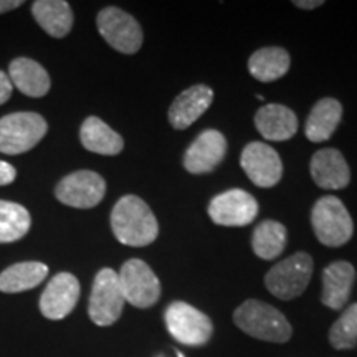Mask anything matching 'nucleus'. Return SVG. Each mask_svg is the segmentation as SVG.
I'll use <instances>...</instances> for the list:
<instances>
[{
  "label": "nucleus",
  "mask_w": 357,
  "mask_h": 357,
  "mask_svg": "<svg viewBox=\"0 0 357 357\" xmlns=\"http://www.w3.org/2000/svg\"><path fill=\"white\" fill-rule=\"evenodd\" d=\"M22 6H24L22 0H0V13L15 10V8H19Z\"/></svg>",
  "instance_id": "30"
},
{
  "label": "nucleus",
  "mask_w": 357,
  "mask_h": 357,
  "mask_svg": "<svg viewBox=\"0 0 357 357\" xmlns=\"http://www.w3.org/2000/svg\"><path fill=\"white\" fill-rule=\"evenodd\" d=\"M212 101V88H208L207 84H194L184 89L172 101L169 108V123L174 129H187L211 108Z\"/></svg>",
  "instance_id": "15"
},
{
  "label": "nucleus",
  "mask_w": 357,
  "mask_h": 357,
  "mask_svg": "<svg viewBox=\"0 0 357 357\" xmlns=\"http://www.w3.org/2000/svg\"><path fill=\"white\" fill-rule=\"evenodd\" d=\"M291 58L284 48L265 47L250 56L248 70L253 78L261 83H271L288 73Z\"/></svg>",
  "instance_id": "23"
},
{
  "label": "nucleus",
  "mask_w": 357,
  "mask_h": 357,
  "mask_svg": "<svg viewBox=\"0 0 357 357\" xmlns=\"http://www.w3.org/2000/svg\"><path fill=\"white\" fill-rule=\"evenodd\" d=\"M311 177L324 190L344 189L351 182V171L344 155L337 149H321L311 159Z\"/></svg>",
  "instance_id": "16"
},
{
  "label": "nucleus",
  "mask_w": 357,
  "mask_h": 357,
  "mask_svg": "<svg viewBox=\"0 0 357 357\" xmlns=\"http://www.w3.org/2000/svg\"><path fill=\"white\" fill-rule=\"evenodd\" d=\"M258 215V202L242 189H230L215 195L208 204V217L222 227L250 225Z\"/></svg>",
  "instance_id": "10"
},
{
  "label": "nucleus",
  "mask_w": 357,
  "mask_h": 357,
  "mask_svg": "<svg viewBox=\"0 0 357 357\" xmlns=\"http://www.w3.org/2000/svg\"><path fill=\"white\" fill-rule=\"evenodd\" d=\"M329 342L334 349H352L357 346V303L347 306L329 329Z\"/></svg>",
  "instance_id": "27"
},
{
  "label": "nucleus",
  "mask_w": 357,
  "mask_h": 357,
  "mask_svg": "<svg viewBox=\"0 0 357 357\" xmlns=\"http://www.w3.org/2000/svg\"><path fill=\"white\" fill-rule=\"evenodd\" d=\"M294 6L296 7H300V8H305V10H312V8H316V7H319V6H323V0H305V2H303V0H296V2H293Z\"/></svg>",
  "instance_id": "31"
},
{
  "label": "nucleus",
  "mask_w": 357,
  "mask_h": 357,
  "mask_svg": "<svg viewBox=\"0 0 357 357\" xmlns=\"http://www.w3.org/2000/svg\"><path fill=\"white\" fill-rule=\"evenodd\" d=\"M166 326L172 337L185 346H204L213 334L212 319L185 301H174L167 306Z\"/></svg>",
  "instance_id": "7"
},
{
  "label": "nucleus",
  "mask_w": 357,
  "mask_h": 357,
  "mask_svg": "<svg viewBox=\"0 0 357 357\" xmlns=\"http://www.w3.org/2000/svg\"><path fill=\"white\" fill-rule=\"evenodd\" d=\"M258 132L268 141H288L298 131V118L288 106L268 102L255 113Z\"/></svg>",
  "instance_id": "18"
},
{
  "label": "nucleus",
  "mask_w": 357,
  "mask_h": 357,
  "mask_svg": "<svg viewBox=\"0 0 357 357\" xmlns=\"http://www.w3.org/2000/svg\"><path fill=\"white\" fill-rule=\"evenodd\" d=\"M356 270L349 261L339 260L328 265L323 271V293L321 303L329 310L339 311L349 300L352 284H354Z\"/></svg>",
  "instance_id": "17"
},
{
  "label": "nucleus",
  "mask_w": 357,
  "mask_h": 357,
  "mask_svg": "<svg viewBox=\"0 0 357 357\" xmlns=\"http://www.w3.org/2000/svg\"><path fill=\"white\" fill-rule=\"evenodd\" d=\"M30 213L24 205L0 200V243H12L24 238L30 230Z\"/></svg>",
  "instance_id": "26"
},
{
  "label": "nucleus",
  "mask_w": 357,
  "mask_h": 357,
  "mask_svg": "<svg viewBox=\"0 0 357 357\" xmlns=\"http://www.w3.org/2000/svg\"><path fill=\"white\" fill-rule=\"evenodd\" d=\"M225 154V136L217 129H205L185 151L184 167L190 174H208L220 166Z\"/></svg>",
  "instance_id": "14"
},
{
  "label": "nucleus",
  "mask_w": 357,
  "mask_h": 357,
  "mask_svg": "<svg viewBox=\"0 0 357 357\" xmlns=\"http://www.w3.org/2000/svg\"><path fill=\"white\" fill-rule=\"evenodd\" d=\"M118 276L124 300L129 305L146 310L159 301L160 281L146 261L139 258H131L121 266Z\"/></svg>",
  "instance_id": "9"
},
{
  "label": "nucleus",
  "mask_w": 357,
  "mask_h": 357,
  "mask_svg": "<svg viewBox=\"0 0 357 357\" xmlns=\"http://www.w3.org/2000/svg\"><path fill=\"white\" fill-rule=\"evenodd\" d=\"M312 268H314L312 258L305 252H298L278 261L268 271L265 276V287L280 300H294V298L301 296L310 284Z\"/></svg>",
  "instance_id": "4"
},
{
  "label": "nucleus",
  "mask_w": 357,
  "mask_h": 357,
  "mask_svg": "<svg viewBox=\"0 0 357 357\" xmlns=\"http://www.w3.org/2000/svg\"><path fill=\"white\" fill-rule=\"evenodd\" d=\"M124 294L119 284L118 271L102 268L93 281L88 314L96 326H111L121 318L124 310Z\"/></svg>",
  "instance_id": "6"
},
{
  "label": "nucleus",
  "mask_w": 357,
  "mask_h": 357,
  "mask_svg": "<svg viewBox=\"0 0 357 357\" xmlns=\"http://www.w3.org/2000/svg\"><path fill=\"white\" fill-rule=\"evenodd\" d=\"M240 166L253 184L268 189L275 187L283 177V162L278 153L266 142H250L240 155Z\"/></svg>",
  "instance_id": "12"
},
{
  "label": "nucleus",
  "mask_w": 357,
  "mask_h": 357,
  "mask_svg": "<svg viewBox=\"0 0 357 357\" xmlns=\"http://www.w3.org/2000/svg\"><path fill=\"white\" fill-rule=\"evenodd\" d=\"M12 82L10 78H8L7 73H3V71H0V105H3L8 98L12 95Z\"/></svg>",
  "instance_id": "29"
},
{
  "label": "nucleus",
  "mask_w": 357,
  "mask_h": 357,
  "mask_svg": "<svg viewBox=\"0 0 357 357\" xmlns=\"http://www.w3.org/2000/svg\"><path fill=\"white\" fill-rule=\"evenodd\" d=\"M79 300V281L71 273H58L50 280L40 296V311L45 318L63 319Z\"/></svg>",
  "instance_id": "13"
},
{
  "label": "nucleus",
  "mask_w": 357,
  "mask_h": 357,
  "mask_svg": "<svg viewBox=\"0 0 357 357\" xmlns=\"http://www.w3.org/2000/svg\"><path fill=\"white\" fill-rule=\"evenodd\" d=\"M12 86L30 98H42L50 91L52 82L47 70L30 58H15L8 66Z\"/></svg>",
  "instance_id": "19"
},
{
  "label": "nucleus",
  "mask_w": 357,
  "mask_h": 357,
  "mask_svg": "<svg viewBox=\"0 0 357 357\" xmlns=\"http://www.w3.org/2000/svg\"><path fill=\"white\" fill-rule=\"evenodd\" d=\"M311 225L316 238L326 247H342L354 234L351 213L336 195H324L314 204L311 211Z\"/></svg>",
  "instance_id": "3"
},
{
  "label": "nucleus",
  "mask_w": 357,
  "mask_h": 357,
  "mask_svg": "<svg viewBox=\"0 0 357 357\" xmlns=\"http://www.w3.org/2000/svg\"><path fill=\"white\" fill-rule=\"evenodd\" d=\"M342 118V105L334 98H323L312 106L305 134L311 142H324L336 132Z\"/></svg>",
  "instance_id": "21"
},
{
  "label": "nucleus",
  "mask_w": 357,
  "mask_h": 357,
  "mask_svg": "<svg viewBox=\"0 0 357 357\" xmlns=\"http://www.w3.org/2000/svg\"><path fill=\"white\" fill-rule=\"evenodd\" d=\"M48 266L40 261H22L8 266L0 273V291L22 293L33 289L47 278Z\"/></svg>",
  "instance_id": "24"
},
{
  "label": "nucleus",
  "mask_w": 357,
  "mask_h": 357,
  "mask_svg": "<svg viewBox=\"0 0 357 357\" xmlns=\"http://www.w3.org/2000/svg\"><path fill=\"white\" fill-rule=\"evenodd\" d=\"M111 229L116 240L128 247H146L159 235L158 218L137 195H124L116 202L111 212Z\"/></svg>",
  "instance_id": "1"
},
{
  "label": "nucleus",
  "mask_w": 357,
  "mask_h": 357,
  "mask_svg": "<svg viewBox=\"0 0 357 357\" xmlns=\"http://www.w3.org/2000/svg\"><path fill=\"white\" fill-rule=\"evenodd\" d=\"M79 141L89 153L101 155H116L124 147L123 137L98 116H89L84 119L79 129Z\"/></svg>",
  "instance_id": "20"
},
{
  "label": "nucleus",
  "mask_w": 357,
  "mask_h": 357,
  "mask_svg": "<svg viewBox=\"0 0 357 357\" xmlns=\"http://www.w3.org/2000/svg\"><path fill=\"white\" fill-rule=\"evenodd\" d=\"M287 247V227L276 220L258 223L252 235V250L261 260H275Z\"/></svg>",
  "instance_id": "25"
},
{
  "label": "nucleus",
  "mask_w": 357,
  "mask_h": 357,
  "mask_svg": "<svg viewBox=\"0 0 357 357\" xmlns=\"http://www.w3.org/2000/svg\"><path fill=\"white\" fill-rule=\"evenodd\" d=\"M17 171L12 164L0 160V185H8L15 181Z\"/></svg>",
  "instance_id": "28"
},
{
  "label": "nucleus",
  "mask_w": 357,
  "mask_h": 357,
  "mask_svg": "<svg viewBox=\"0 0 357 357\" xmlns=\"http://www.w3.org/2000/svg\"><path fill=\"white\" fill-rule=\"evenodd\" d=\"M234 323L248 336L266 342H288L293 328L283 312L260 300H247L236 307Z\"/></svg>",
  "instance_id": "2"
},
{
  "label": "nucleus",
  "mask_w": 357,
  "mask_h": 357,
  "mask_svg": "<svg viewBox=\"0 0 357 357\" xmlns=\"http://www.w3.org/2000/svg\"><path fill=\"white\" fill-rule=\"evenodd\" d=\"M37 24L53 38H63L73 26V10L65 0H37L32 6Z\"/></svg>",
  "instance_id": "22"
},
{
  "label": "nucleus",
  "mask_w": 357,
  "mask_h": 357,
  "mask_svg": "<svg viewBox=\"0 0 357 357\" xmlns=\"http://www.w3.org/2000/svg\"><path fill=\"white\" fill-rule=\"evenodd\" d=\"M48 124L38 113H12L0 118V153H26L43 139Z\"/></svg>",
  "instance_id": "5"
},
{
  "label": "nucleus",
  "mask_w": 357,
  "mask_h": 357,
  "mask_svg": "<svg viewBox=\"0 0 357 357\" xmlns=\"http://www.w3.org/2000/svg\"><path fill=\"white\" fill-rule=\"evenodd\" d=\"M96 25L101 37L113 47L116 52L124 55L137 53L142 47V29L139 22L118 7H106L98 13Z\"/></svg>",
  "instance_id": "8"
},
{
  "label": "nucleus",
  "mask_w": 357,
  "mask_h": 357,
  "mask_svg": "<svg viewBox=\"0 0 357 357\" xmlns=\"http://www.w3.org/2000/svg\"><path fill=\"white\" fill-rule=\"evenodd\" d=\"M106 194V181L95 171H77L58 182L55 195L73 208H93Z\"/></svg>",
  "instance_id": "11"
}]
</instances>
